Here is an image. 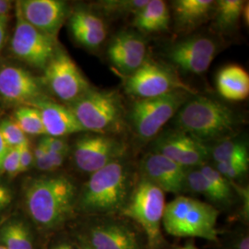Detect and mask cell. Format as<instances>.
<instances>
[{
    "mask_svg": "<svg viewBox=\"0 0 249 249\" xmlns=\"http://www.w3.org/2000/svg\"><path fill=\"white\" fill-rule=\"evenodd\" d=\"M137 176L132 163L123 158L90 174L78 196L80 210L93 216L120 215L133 190Z\"/></svg>",
    "mask_w": 249,
    "mask_h": 249,
    "instance_id": "1",
    "label": "cell"
},
{
    "mask_svg": "<svg viewBox=\"0 0 249 249\" xmlns=\"http://www.w3.org/2000/svg\"><path fill=\"white\" fill-rule=\"evenodd\" d=\"M173 121L176 129L205 144L234 138L243 123L239 114L223 102L196 94L178 110Z\"/></svg>",
    "mask_w": 249,
    "mask_h": 249,
    "instance_id": "2",
    "label": "cell"
},
{
    "mask_svg": "<svg viewBox=\"0 0 249 249\" xmlns=\"http://www.w3.org/2000/svg\"><path fill=\"white\" fill-rule=\"evenodd\" d=\"M78 196L77 186L65 175L33 179L25 189L28 213L36 224L45 229H54L69 220Z\"/></svg>",
    "mask_w": 249,
    "mask_h": 249,
    "instance_id": "3",
    "label": "cell"
},
{
    "mask_svg": "<svg viewBox=\"0 0 249 249\" xmlns=\"http://www.w3.org/2000/svg\"><path fill=\"white\" fill-rule=\"evenodd\" d=\"M85 131L116 135L126 125V109L115 89L90 88L69 107Z\"/></svg>",
    "mask_w": 249,
    "mask_h": 249,
    "instance_id": "4",
    "label": "cell"
},
{
    "mask_svg": "<svg viewBox=\"0 0 249 249\" xmlns=\"http://www.w3.org/2000/svg\"><path fill=\"white\" fill-rule=\"evenodd\" d=\"M218 217L219 210L213 205L181 195L165 206L162 226L175 237L218 242Z\"/></svg>",
    "mask_w": 249,
    "mask_h": 249,
    "instance_id": "5",
    "label": "cell"
},
{
    "mask_svg": "<svg viewBox=\"0 0 249 249\" xmlns=\"http://www.w3.org/2000/svg\"><path fill=\"white\" fill-rule=\"evenodd\" d=\"M164 192L148 179L139 177L124 210L120 214L142 231L148 249H160L164 244L161 234L165 210Z\"/></svg>",
    "mask_w": 249,
    "mask_h": 249,
    "instance_id": "6",
    "label": "cell"
},
{
    "mask_svg": "<svg viewBox=\"0 0 249 249\" xmlns=\"http://www.w3.org/2000/svg\"><path fill=\"white\" fill-rule=\"evenodd\" d=\"M194 94L193 91L180 89L159 97L137 99L126 110V124L139 140H154L164 124L174 118L178 110Z\"/></svg>",
    "mask_w": 249,
    "mask_h": 249,
    "instance_id": "7",
    "label": "cell"
},
{
    "mask_svg": "<svg viewBox=\"0 0 249 249\" xmlns=\"http://www.w3.org/2000/svg\"><path fill=\"white\" fill-rule=\"evenodd\" d=\"M124 88L127 94L137 99L159 97L180 89L194 92L179 78L174 68L148 57L136 71L124 77Z\"/></svg>",
    "mask_w": 249,
    "mask_h": 249,
    "instance_id": "8",
    "label": "cell"
},
{
    "mask_svg": "<svg viewBox=\"0 0 249 249\" xmlns=\"http://www.w3.org/2000/svg\"><path fill=\"white\" fill-rule=\"evenodd\" d=\"M86 243L91 249H148L142 231L123 216H96Z\"/></svg>",
    "mask_w": 249,
    "mask_h": 249,
    "instance_id": "9",
    "label": "cell"
},
{
    "mask_svg": "<svg viewBox=\"0 0 249 249\" xmlns=\"http://www.w3.org/2000/svg\"><path fill=\"white\" fill-rule=\"evenodd\" d=\"M72 153L76 167L92 174L115 160L125 158L127 145L115 135L86 134L75 142Z\"/></svg>",
    "mask_w": 249,
    "mask_h": 249,
    "instance_id": "10",
    "label": "cell"
},
{
    "mask_svg": "<svg viewBox=\"0 0 249 249\" xmlns=\"http://www.w3.org/2000/svg\"><path fill=\"white\" fill-rule=\"evenodd\" d=\"M16 18V27L10 42L12 53L28 65L45 70L57 48L55 38L28 23L17 5Z\"/></svg>",
    "mask_w": 249,
    "mask_h": 249,
    "instance_id": "11",
    "label": "cell"
},
{
    "mask_svg": "<svg viewBox=\"0 0 249 249\" xmlns=\"http://www.w3.org/2000/svg\"><path fill=\"white\" fill-rule=\"evenodd\" d=\"M44 71L45 84L63 102L71 104L91 88L77 64L58 47Z\"/></svg>",
    "mask_w": 249,
    "mask_h": 249,
    "instance_id": "12",
    "label": "cell"
},
{
    "mask_svg": "<svg viewBox=\"0 0 249 249\" xmlns=\"http://www.w3.org/2000/svg\"><path fill=\"white\" fill-rule=\"evenodd\" d=\"M219 49V43L213 37L193 36L170 45L166 57L175 70L201 75L211 67Z\"/></svg>",
    "mask_w": 249,
    "mask_h": 249,
    "instance_id": "13",
    "label": "cell"
},
{
    "mask_svg": "<svg viewBox=\"0 0 249 249\" xmlns=\"http://www.w3.org/2000/svg\"><path fill=\"white\" fill-rule=\"evenodd\" d=\"M153 151L187 168H197L210 157V148L192 136L179 129L161 133L153 141Z\"/></svg>",
    "mask_w": 249,
    "mask_h": 249,
    "instance_id": "14",
    "label": "cell"
},
{
    "mask_svg": "<svg viewBox=\"0 0 249 249\" xmlns=\"http://www.w3.org/2000/svg\"><path fill=\"white\" fill-rule=\"evenodd\" d=\"M140 176L160 187L163 192L181 196L187 191V168L158 152L151 151L140 161Z\"/></svg>",
    "mask_w": 249,
    "mask_h": 249,
    "instance_id": "15",
    "label": "cell"
},
{
    "mask_svg": "<svg viewBox=\"0 0 249 249\" xmlns=\"http://www.w3.org/2000/svg\"><path fill=\"white\" fill-rule=\"evenodd\" d=\"M107 56L117 71L127 77L147 59L146 40L135 31H121L110 41Z\"/></svg>",
    "mask_w": 249,
    "mask_h": 249,
    "instance_id": "16",
    "label": "cell"
},
{
    "mask_svg": "<svg viewBox=\"0 0 249 249\" xmlns=\"http://www.w3.org/2000/svg\"><path fill=\"white\" fill-rule=\"evenodd\" d=\"M32 26L55 38L68 16V4L61 0H22L16 3Z\"/></svg>",
    "mask_w": 249,
    "mask_h": 249,
    "instance_id": "17",
    "label": "cell"
},
{
    "mask_svg": "<svg viewBox=\"0 0 249 249\" xmlns=\"http://www.w3.org/2000/svg\"><path fill=\"white\" fill-rule=\"evenodd\" d=\"M0 96L9 103L33 104L41 98V87L30 72L7 66L0 70Z\"/></svg>",
    "mask_w": 249,
    "mask_h": 249,
    "instance_id": "18",
    "label": "cell"
},
{
    "mask_svg": "<svg viewBox=\"0 0 249 249\" xmlns=\"http://www.w3.org/2000/svg\"><path fill=\"white\" fill-rule=\"evenodd\" d=\"M31 105L39 110L46 136L63 138L85 131L69 107L42 98Z\"/></svg>",
    "mask_w": 249,
    "mask_h": 249,
    "instance_id": "19",
    "label": "cell"
},
{
    "mask_svg": "<svg viewBox=\"0 0 249 249\" xmlns=\"http://www.w3.org/2000/svg\"><path fill=\"white\" fill-rule=\"evenodd\" d=\"M70 29L74 39L88 49H98L107 39V26L98 13L78 9L70 18Z\"/></svg>",
    "mask_w": 249,
    "mask_h": 249,
    "instance_id": "20",
    "label": "cell"
},
{
    "mask_svg": "<svg viewBox=\"0 0 249 249\" xmlns=\"http://www.w3.org/2000/svg\"><path fill=\"white\" fill-rule=\"evenodd\" d=\"M216 87L219 94L225 100L245 101L249 95V72L237 64L227 65L218 72Z\"/></svg>",
    "mask_w": 249,
    "mask_h": 249,
    "instance_id": "21",
    "label": "cell"
},
{
    "mask_svg": "<svg viewBox=\"0 0 249 249\" xmlns=\"http://www.w3.org/2000/svg\"><path fill=\"white\" fill-rule=\"evenodd\" d=\"M213 0H177L173 2V14L179 31H190L205 22L213 13Z\"/></svg>",
    "mask_w": 249,
    "mask_h": 249,
    "instance_id": "22",
    "label": "cell"
},
{
    "mask_svg": "<svg viewBox=\"0 0 249 249\" xmlns=\"http://www.w3.org/2000/svg\"><path fill=\"white\" fill-rule=\"evenodd\" d=\"M171 14L166 2L148 0L133 16V25L142 34H156L166 31L170 25Z\"/></svg>",
    "mask_w": 249,
    "mask_h": 249,
    "instance_id": "23",
    "label": "cell"
},
{
    "mask_svg": "<svg viewBox=\"0 0 249 249\" xmlns=\"http://www.w3.org/2000/svg\"><path fill=\"white\" fill-rule=\"evenodd\" d=\"M244 0H219L214 5L213 26L221 33H230L242 18Z\"/></svg>",
    "mask_w": 249,
    "mask_h": 249,
    "instance_id": "24",
    "label": "cell"
},
{
    "mask_svg": "<svg viewBox=\"0 0 249 249\" xmlns=\"http://www.w3.org/2000/svg\"><path fill=\"white\" fill-rule=\"evenodd\" d=\"M210 157L215 163L249 158L248 144L242 140L231 138L217 142L210 149Z\"/></svg>",
    "mask_w": 249,
    "mask_h": 249,
    "instance_id": "25",
    "label": "cell"
},
{
    "mask_svg": "<svg viewBox=\"0 0 249 249\" xmlns=\"http://www.w3.org/2000/svg\"><path fill=\"white\" fill-rule=\"evenodd\" d=\"M3 246L7 249H34L26 226L18 221L6 224L0 232Z\"/></svg>",
    "mask_w": 249,
    "mask_h": 249,
    "instance_id": "26",
    "label": "cell"
},
{
    "mask_svg": "<svg viewBox=\"0 0 249 249\" xmlns=\"http://www.w3.org/2000/svg\"><path fill=\"white\" fill-rule=\"evenodd\" d=\"M147 2L148 0H104L98 2L96 7L104 16L119 18L134 16Z\"/></svg>",
    "mask_w": 249,
    "mask_h": 249,
    "instance_id": "27",
    "label": "cell"
},
{
    "mask_svg": "<svg viewBox=\"0 0 249 249\" xmlns=\"http://www.w3.org/2000/svg\"><path fill=\"white\" fill-rule=\"evenodd\" d=\"M187 191L204 196L213 207L223 208L222 201L218 196L216 190L205 178L204 175L197 168L187 170Z\"/></svg>",
    "mask_w": 249,
    "mask_h": 249,
    "instance_id": "28",
    "label": "cell"
},
{
    "mask_svg": "<svg viewBox=\"0 0 249 249\" xmlns=\"http://www.w3.org/2000/svg\"><path fill=\"white\" fill-rule=\"evenodd\" d=\"M200 172L205 176V178L209 180L212 186L216 190L218 196L220 197L223 209L230 207L234 199V190L232 188L231 182L215 169L213 165L209 162L204 165L198 167Z\"/></svg>",
    "mask_w": 249,
    "mask_h": 249,
    "instance_id": "29",
    "label": "cell"
},
{
    "mask_svg": "<svg viewBox=\"0 0 249 249\" xmlns=\"http://www.w3.org/2000/svg\"><path fill=\"white\" fill-rule=\"evenodd\" d=\"M14 121L25 135H45V130L39 110L34 107H22L15 112Z\"/></svg>",
    "mask_w": 249,
    "mask_h": 249,
    "instance_id": "30",
    "label": "cell"
},
{
    "mask_svg": "<svg viewBox=\"0 0 249 249\" xmlns=\"http://www.w3.org/2000/svg\"><path fill=\"white\" fill-rule=\"evenodd\" d=\"M218 243L223 249H249V226H235L223 232L219 231Z\"/></svg>",
    "mask_w": 249,
    "mask_h": 249,
    "instance_id": "31",
    "label": "cell"
},
{
    "mask_svg": "<svg viewBox=\"0 0 249 249\" xmlns=\"http://www.w3.org/2000/svg\"><path fill=\"white\" fill-rule=\"evenodd\" d=\"M0 135L9 148L19 147L28 142L26 135L22 132L17 123L10 118H5L0 121Z\"/></svg>",
    "mask_w": 249,
    "mask_h": 249,
    "instance_id": "32",
    "label": "cell"
},
{
    "mask_svg": "<svg viewBox=\"0 0 249 249\" xmlns=\"http://www.w3.org/2000/svg\"><path fill=\"white\" fill-rule=\"evenodd\" d=\"M214 167L223 178H226L228 181L233 182V180L240 179L248 174L249 169V158L218 162L215 163Z\"/></svg>",
    "mask_w": 249,
    "mask_h": 249,
    "instance_id": "33",
    "label": "cell"
},
{
    "mask_svg": "<svg viewBox=\"0 0 249 249\" xmlns=\"http://www.w3.org/2000/svg\"><path fill=\"white\" fill-rule=\"evenodd\" d=\"M68 156L67 153H58L46 150L45 155L40 159L35 160L37 169L44 172H52L61 167Z\"/></svg>",
    "mask_w": 249,
    "mask_h": 249,
    "instance_id": "34",
    "label": "cell"
},
{
    "mask_svg": "<svg viewBox=\"0 0 249 249\" xmlns=\"http://www.w3.org/2000/svg\"><path fill=\"white\" fill-rule=\"evenodd\" d=\"M3 172L13 177L19 174V147L9 148L3 161Z\"/></svg>",
    "mask_w": 249,
    "mask_h": 249,
    "instance_id": "35",
    "label": "cell"
},
{
    "mask_svg": "<svg viewBox=\"0 0 249 249\" xmlns=\"http://www.w3.org/2000/svg\"><path fill=\"white\" fill-rule=\"evenodd\" d=\"M39 143H41L48 151L67 154L70 152V146L63 138H55L45 135L40 140Z\"/></svg>",
    "mask_w": 249,
    "mask_h": 249,
    "instance_id": "36",
    "label": "cell"
},
{
    "mask_svg": "<svg viewBox=\"0 0 249 249\" xmlns=\"http://www.w3.org/2000/svg\"><path fill=\"white\" fill-rule=\"evenodd\" d=\"M34 162L33 150L31 149L29 142H26L19 146V174L30 169Z\"/></svg>",
    "mask_w": 249,
    "mask_h": 249,
    "instance_id": "37",
    "label": "cell"
},
{
    "mask_svg": "<svg viewBox=\"0 0 249 249\" xmlns=\"http://www.w3.org/2000/svg\"><path fill=\"white\" fill-rule=\"evenodd\" d=\"M12 200V193L9 187L0 185V212L7 208Z\"/></svg>",
    "mask_w": 249,
    "mask_h": 249,
    "instance_id": "38",
    "label": "cell"
},
{
    "mask_svg": "<svg viewBox=\"0 0 249 249\" xmlns=\"http://www.w3.org/2000/svg\"><path fill=\"white\" fill-rule=\"evenodd\" d=\"M9 18H0V50L5 44L6 39V29Z\"/></svg>",
    "mask_w": 249,
    "mask_h": 249,
    "instance_id": "39",
    "label": "cell"
},
{
    "mask_svg": "<svg viewBox=\"0 0 249 249\" xmlns=\"http://www.w3.org/2000/svg\"><path fill=\"white\" fill-rule=\"evenodd\" d=\"M9 150V147L7 146V144L4 142L1 135H0V174L3 173V161L4 158L7 154V151Z\"/></svg>",
    "mask_w": 249,
    "mask_h": 249,
    "instance_id": "40",
    "label": "cell"
},
{
    "mask_svg": "<svg viewBox=\"0 0 249 249\" xmlns=\"http://www.w3.org/2000/svg\"><path fill=\"white\" fill-rule=\"evenodd\" d=\"M199 249L197 247H196V245H195V243H193V242H188V243H186L184 246H180V247H178V248H175V249Z\"/></svg>",
    "mask_w": 249,
    "mask_h": 249,
    "instance_id": "41",
    "label": "cell"
},
{
    "mask_svg": "<svg viewBox=\"0 0 249 249\" xmlns=\"http://www.w3.org/2000/svg\"><path fill=\"white\" fill-rule=\"evenodd\" d=\"M81 249H90V247H89V245L86 243V242H84V244H83V246L81 247Z\"/></svg>",
    "mask_w": 249,
    "mask_h": 249,
    "instance_id": "42",
    "label": "cell"
},
{
    "mask_svg": "<svg viewBox=\"0 0 249 249\" xmlns=\"http://www.w3.org/2000/svg\"><path fill=\"white\" fill-rule=\"evenodd\" d=\"M66 247H67V245H61V246H59V247H57L54 249H66Z\"/></svg>",
    "mask_w": 249,
    "mask_h": 249,
    "instance_id": "43",
    "label": "cell"
},
{
    "mask_svg": "<svg viewBox=\"0 0 249 249\" xmlns=\"http://www.w3.org/2000/svg\"><path fill=\"white\" fill-rule=\"evenodd\" d=\"M67 249H72L71 247V246H69V245H68V246H67Z\"/></svg>",
    "mask_w": 249,
    "mask_h": 249,
    "instance_id": "44",
    "label": "cell"
},
{
    "mask_svg": "<svg viewBox=\"0 0 249 249\" xmlns=\"http://www.w3.org/2000/svg\"><path fill=\"white\" fill-rule=\"evenodd\" d=\"M0 249H7L4 246H0Z\"/></svg>",
    "mask_w": 249,
    "mask_h": 249,
    "instance_id": "45",
    "label": "cell"
},
{
    "mask_svg": "<svg viewBox=\"0 0 249 249\" xmlns=\"http://www.w3.org/2000/svg\"><path fill=\"white\" fill-rule=\"evenodd\" d=\"M67 246H68V245H67ZM66 249H67V247H66Z\"/></svg>",
    "mask_w": 249,
    "mask_h": 249,
    "instance_id": "46",
    "label": "cell"
},
{
    "mask_svg": "<svg viewBox=\"0 0 249 249\" xmlns=\"http://www.w3.org/2000/svg\"></svg>",
    "mask_w": 249,
    "mask_h": 249,
    "instance_id": "47",
    "label": "cell"
}]
</instances>
